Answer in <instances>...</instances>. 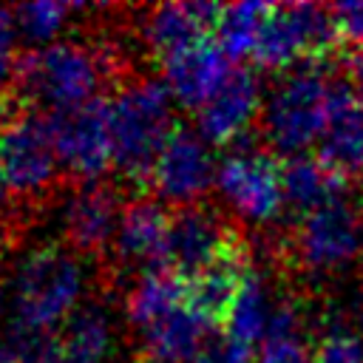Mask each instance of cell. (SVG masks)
<instances>
[{
	"mask_svg": "<svg viewBox=\"0 0 363 363\" xmlns=\"http://www.w3.org/2000/svg\"><path fill=\"white\" fill-rule=\"evenodd\" d=\"M85 269L79 255L60 244H40L28 250L9 284V306L14 329L26 332H51L82 306Z\"/></svg>",
	"mask_w": 363,
	"mask_h": 363,
	"instance_id": "6da1fadb",
	"label": "cell"
},
{
	"mask_svg": "<svg viewBox=\"0 0 363 363\" xmlns=\"http://www.w3.org/2000/svg\"><path fill=\"white\" fill-rule=\"evenodd\" d=\"M111 71L108 51L79 40H57L20 54L14 88L48 113L74 111L99 99Z\"/></svg>",
	"mask_w": 363,
	"mask_h": 363,
	"instance_id": "7a4b0ae2",
	"label": "cell"
},
{
	"mask_svg": "<svg viewBox=\"0 0 363 363\" xmlns=\"http://www.w3.org/2000/svg\"><path fill=\"white\" fill-rule=\"evenodd\" d=\"M173 96L159 77H139L113 91L111 133H113V167L128 182H147L156 156L167 136L179 125L173 119Z\"/></svg>",
	"mask_w": 363,
	"mask_h": 363,
	"instance_id": "3957f363",
	"label": "cell"
},
{
	"mask_svg": "<svg viewBox=\"0 0 363 363\" xmlns=\"http://www.w3.org/2000/svg\"><path fill=\"white\" fill-rule=\"evenodd\" d=\"M332 88L335 82L320 68V62L292 68L275 82L261 108V133L272 153L292 159L303 156L306 147L320 142Z\"/></svg>",
	"mask_w": 363,
	"mask_h": 363,
	"instance_id": "277c9868",
	"label": "cell"
},
{
	"mask_svg": "<svg viewBox=\"0 0 363 363\" xmlns=\"http://www.w3.org/2000/svg\"><path fill=\"white\" fill-rule=\"evenodd\" d=\"M337 40L332 9L315 3L269 6L252 60L267 71H292L295 62L323 60Z\"/></svg>",
	"mask_w": 363,
	"mask_h": 363,
	"instance_id": "5b68a950",
	"label": "cell"
},
{
	"mask_svg": "<svg viewBox=\"0 0 363 363\" xmlns=\"http://www.w3.org/2000/svg\"><path fill=\"white\" fill-rule=\"evenodd\" d=\"M216 187L230 210L247 224H269L286 207L284 164L275 162L272 150L250 142H238L221 156Z\"/></svg>",
	"mask_w": 363,
	"mask_h": 363,
	"instance_id": "8992f818",
	"label": "cell"
},
{
	"mask_svg": "<svg viewBox=\"0 0 363 363\" xmlns=\"http://www.w3.org/2000/svg\"><path fill=\"white\" fill-rule=\"evenodd\" d=\"M0 170L14 196H40L54 184L60 159L48 116L37 111L3 113L0 105Z\"/></svg>",
	"mask_w": 363,
	"mask_h": 363,
	"instance_id": "52a82bcc",
	"label": "cell"
},
{
	"mask_svg": "<svg viewBox=\"0 0 363 363\" xmlns=\"http://www.w3.org/2000/svg\"><path fill=\"white\" fill-rule=\"evenodd\" d=\"M292 250L309 272H337L357 264L363 258V210L340 196L301 216Z\"/></svg>",
	"mask_w": 363,
	"mask_h": 363,
	"instance_id": "ba28073f",
	"label": "cell"
},
{
	"mask_svg": "<svg viewBox=\"0 0 363 363\" xmlns=\"http://www.w3.org/2000/svg\"><path fill=\"white\" fill-rule=\"evenodd\" d=\"M60 167L79 182H99L113 167V133L108 99H94L74 111L48 113Z\"/></svg>",
	"mask_w": 363,
	"mask_h": 363,
	"instance_id": "9c48e42d",
	"label": "cell"
},
{
	"mask_svg": "<svg viewBox=\"0 0 363 363\" xmlns=\"http://www.w3.org/2000/svg\"><path fill=\"white\" fill-rule=\"evenodd\" d=\"M216 173L218 162L199 130L190 125H176L156 156L147 184L162 204H173L179 210L201 204V199L216 187Z\"/></svg>",
	"mask_w": 363,
	"mask_h": 363,
	"instance_id": "30bf717a",
	"label": "cell"
},
{
	"mask_svg": "<svg viewBox=\"0 0 363 363\" xmlns=\"http://www.w3.org/2000/svg\"><path fill=\"white\" fill-rule=\"evenodd\" d=\"M238 241L241 238L230 230V224L213 207H204V204L179 207L176 213H170L164 269L176 272L184 281H193Z\"/></svg>",
	"mask_w": 363,
	"mask_h": 363,
	"instance_id": "8fae6325",
	"label": "cell"
},
{
	"mask_svg": "<svg viewBox=\"0 0 363 363\" xmlns=\"http://www.w3.org/2000/svg\"><path fill=\"white\" fill-rule=\"evenodd\" d=\"M119 196L105 182H79L60 204V230L77 255H99L113 244L119 218Z\"/></svg>",
	"mask_w": 363,
	"mask_h": 363,
	"instance_id": "7c38bea8",
	"label": "cell"
},
{
	"mask_svg": "<svg viewBox=\"0 0 363 363\" xmlns=\"http://www.w3.org/2000/svg\"><path fill=\"white\" fill-rule=\"evenodd\" d=\"M261 79L250 68H233L224 85L196 111L199 136L213 145H238L247 128L261 116Z\"/></svg>",
	"mask_w": 363,
	"mask_h": 363,
	"instance_id": "4fadbf2b",
	"label": "cell"
},
{
	"mask_svg": "<svg viewBox=\"0 0 363 363\" xmlns=\"http://www.w3.org/2000/svg\"><path fill=\"white\" fill-rule=\"evenodd\" d=\"M167 233H170L167 207L159 199H133L122 210L111 250L119 264L142 275L156 272L167 267Z\"/></svg>",
	"mask_w": 363,
	"mask_h": 363,
	"instance_id": "5bb4252c",
	"label": "cell"
},
{
	"mask_svg": "<svg viewBox=\"0 0 363 363\" xmlns=\"http://www.w3.org/2000/svg\"><path fill=\"white\" fill-rule=\"evenodd\" d=\"M218 323L210 320L201 309L187 298L182 306L153 320L150 326L136 332L139 360L142 363H193L213 340V329Z\"/></svg>",
	"mask_w": 363,
	"mask_h": 363,
	"instance_id": "9a60e30c",
	"label": "cell"
},
{
	"mask_svg": "<svg viewBox=\"0 0 363 363\" xmlns=\"http://www.w3.org/2000/svg\"><path fill=\"white\" fill-rule=\"evenodd\" d=\"M221 6L213 3H162L142 20L145 45L164 62L204 40H210Z\"/></svg>",
	"mask_w": 363,
	"mask_h": 363,
	"instance_id": "2e32d148",
	"label": "cell"
},
{
	"mask_svg": "<svg viewBox=\"0 0 363 363\" xmlns=\"http://www.w3.org/2000/svg\"><path fill=\"white\" fill-rule=\"evenodd\" d=\"M230 74L233 68H230L227 54L210 40L162 62V79L173 102L190 111H199L224 85Z\"/></svg>",
	"mask_w": 363,
	"mask_h": 363,
	"instance_id": "e0dca14e",
	"label": "cell"
},
{
	"mask_svg": "<svg viewBox=\"0 0 363 363\" xmlns=\"http://www.w3.org/2000/svg\"><path fill=\"white\" fill-rule=\"evenodd\" d=\"M320 156L343 176L363 173V102L349 85L332 88Z\"/></svg>",
	"mask_w": 363,
	"mask_h": 363,
	"instance_id": "ac0fdd59",
	"label": "cell"
},
{
	"mask_svg": "<svg viewBox=\"0 0 363 363\" xmlns=\"http://www.w3.org/2000/svg\"><path fill=\"white\" fill-rule=\"evenodd\" d=\"M62 363H108L116 349L111 309L99 301L82 303L57 332Z\"/></svg>",
	"mask_w": 363,
	"mask_h": 363,
	"instance_id": "d6986e66",
	"label": "cell"
},
{
	"mask_svg": "<svg viewBox=\"0 0 363 363\" xmlns=\"http://www.w3.org/2000/svg\"><path fill=\"white\" fill-rule=\"evenodd\" d=\"M250 252L244 244H233L216 264H210L201 275H196L190 284V301L196 309H201L210 320L224 326V318L244 284V275L250 272Z\"/></svg>",
	"mask_w": 363,
	"mask_h": 363,
	"instance_id": "ffe728a7",
	"label": "cell"
},
{
	"mask_svg": "<svg viewBox=\"0 0 363 363\" xmlns=\"http://www.w3.org/2000/svg\"><path fill=\"white\" fill-rule=\"evenodd\" d=\"M346 187V176L335 170L323 156H292L284 164V199L286 207L298 210L301 216L340 199Z\"/></svg>",
	"mask_w": 363,
	"mask_h": 363,
	"instance_id": "44dd1931",
	"label": "cell"
},
{
	"mask_svg": "<svg viewBox=\"0 0 363 363\" xmlns=\"http://www.w3.org/2000/svg\"><path fill=\"white\" fill-rule=\"evenodd\" d=\"M190 298V284L179 278L170 269H156L145 272L136 278L125 298V320L133 332L150 326L153 320L164 318L176 306H182Z\"/></svg>",
	"mask_w": 363,
	"mask_h": 363,
	"instance_id": "7402d4cb",
	"label": "cell"
},
{
	"mask_svg": "<svg viewBox=\"0 0 363 363\" xmlns=\"http://www.w3.org/2000/svg\"><path fill=\"white\" fill-rule=\"evenodd\" d=\"M272 312H275V306L269 303L264 278H261V272H255L250 267V272L244 275V284L224 318V337L233 343H241L247 349H255L258 343L267 340Z\"/></svg>",
	"mask_w": 363,
	"mask_h": 363,
	"instance_id": "603a6c76",
	"label": "cell"
},
{
	"mask_svg": "<svg viewBox=\"0 0 363 363\" xmlns=\"http://www.w3.org/2000/svg\"><path fill=\"white\" fill-rule=\"evenodd\" d=\"M267 11H269L267 3H233V6H221L218 20H216V28H213V37H216V45L227 54V60L252 57Z\"/></svg>",
	"mask_w": 363,
	"mask_h": 363,
	"instance_id": "cb8c5ba5",
	"label": "cell"
},
{
	"mask_svg": "<svg viewBox=\"0 0 363 363\" xmlns=\"http://www.w3.org/2000/svg\"><path fill=\"white\" fill-rule=\"evenodd\" d=\"M79 3H54V0H40V3H23L14 9L17 31L34 45H48L57 43V34L62 31L65 20L79 11Z\"/></svg>",
	"mask_w": 363,
	"mask_h": 363,
	"instance_id": "d4e9b609",
	"label": "cell"
},
{
	"mask_svg": "<svg viewBox=\"0 0 363 363\" xmlns=\"http://www.w3.org/2000/svg\"><path fill=\"white\" fill-rule=\"evenodd\" d=\"M9 346H11V363H62L60 360V343L51 332H26L6 326Z\"/></svg>",
	"mask_w": 363,
	"mask_h": 363,
	"instance_id": "484cf974",
	"label": "cell"
},
{
	"mask_svg": "<svg viewBox=\"0 0 363 363\" xmlns=\"http://www.w3.org/2000/svg\"><path fill=\"white\" fill-rule=\"evenodd\" d=\"M312 363H363V343L346 326H332L315 346Z\"/></svg>",
	"mask_w": 363,
	"mask_h": 363,
	"instance_id": "4316f807",
	"label": "cell"
},
{
	"mask_svg": "<svg viewBox=\"0 0 363 363\" xmlns=\"http://www.w3.org/2000/svg\"><path fill=\"white\" fill-rule=\"evenodd\" d=\"M258 363H312V354L298 335H269L261 343Z\"/></svg>",
	"mask_w": 363,
	"mask_h": 363,
	"instance_id": "83f0119b",
	"label": "cell"
},
{
	"mask_svg": "<svg viewBox=\"0 0 363 363\" xmlns=\"http://www.w3.org/2000/svg\"><path fill=\"white\" fill-rule=\"evenodd\" d=\"M332 17L340 40L363 45V0L360 3H337L332 6Z\"/></svg>",
	"mask_w": 363,
	"mask_h": 363,
	"instance_id": "f1b7e54d",
	"label": "cell"
},
{
	"mask_svg": "<svg viewBox=\"0 0 363 363\" xmlns=\"http://www.w3.org/2000/svg\"><path fill=\"white\" fill-rule=\"evenodd\" d=\"M250 357H252V349L221 337V340H213L193 363H250Z\"/></svg>",
	"mask_w": 363,
	"mask_h": 363,
	"instance_id": "f546056e",
	"label": "cell"
},
{
	"mask_svg": "<svg viewBox=\"0 0 363 363\" xmlns=\"http://www.w3.org/2000/svg\"><path fill=\"white\" fill-rule=\"evenodd\" d=\"M17 20H14V9H3L0 6V51L14 54L17 51Z\"/></svg>",
	"mask_w": 363,
	"mask_h": 363,
	"instance_id": "4dcf8cb0",
	"label": "cell"
},
{
	"mask_svg": "<svg viewBox=\"0 0 363 363\" xmlns=\"http://www.w3.org/2000/svg\"><path fill=\"white\" fill-rule=\"evenodd\" d=\"M346 74H349V85L357 94V99L363 102V45H354L352 54L346 57Z\"/></svg>",
	"mask_w": 363,
	"mask_h": 363,
	"instance_id": "1f68e13d",
	"label": "cell"
},
{
	"mask_svg": "<svg viewBox=\"0 0 363 363\" xmlns=\"http://www.w3.org/2000/svg\"><path fill=\"white\" fill-rule=\"evenodd\" d=\"M9 199H11V187L0 170V224H3V216H6V207H9Z\"/></svg>",
	"mask_w": 363,
	"mask_h": 363,
	"instance_id": "d6a6232c",
	"label": "cell"
},
{
	"mask_svg": "<svg viewBox=\"0 0 363 363\" xmlns=\"http://www.w3.org/2000/svg\"><path fill=\"white\" fill-rule=\"evenodd\" d=\"M0 363H11V346H9V332H0Z\"/></svg>",
	"mask_w": 363,
	"mask_h": 363,
	"instance_id": "836d02e7",
	"label": "cell"
},
{
	"mask_svg": "<svg viewBox=\"0 0 363 363\" xmlns=\"http://www.w3.org/2000/svg\"><path fill=\"white\" fill-rule=\"evenodd\" d=\"M360 320H363V292H360Z\"/></svg>",
	"mask_w": 363,
	"mask_h": 363,
	"instance_id": "e575fe53",
	"label": "cell"
}]
</instances>
